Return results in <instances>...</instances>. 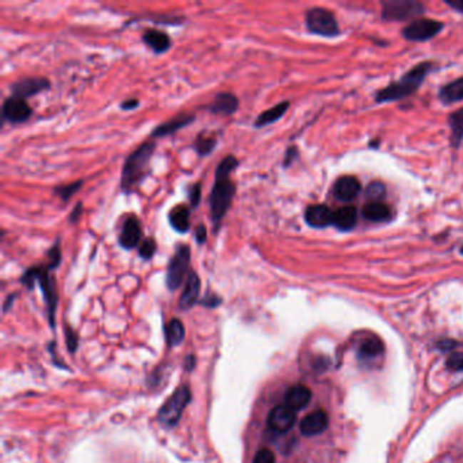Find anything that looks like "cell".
<instances>
[{
  "label": "cell",
  "instance_id": "1",
  "mask_svg": "<svg viewBox=\"0 0 463 463\" xmlns=\"http://www.w3.org/2000/svg\"><path fill=\"white\" fill-rule=\"evenodd\" d=\"M239 166V161L234 155L225 156L215 170V181L210 190V220L213 225V233L219 231L223 219L237 193V185L231 180V174Z\"/></svg>",
  "mask_w": 463,
  "mask_h": 463
},
{
  "label": "cell",
  "instance_id": "2",
  "mask_svg": "<svg viewBox=\"0 0 463 463\" xmlns=\"http://www.w3.org/2000/svg\"><path fill=\"white\" fill-rule=\"evenodd\" d=\"M156 150L155 141H146L128 155L121 170L120 188L126 195L135 192L151 173V158Z\"/></svg>",
  "mask_w": 463,
  "mask_h": 463
},
{
  "label": "cell",
  "instance_id": "3",
  "mask_svg": "<svg viewBox=\"0 0 463 463\" xmlns=\"http://www.w3.org/2000/svg\"><path fill=\"white\" fill-rule=\"evenodd\" d=\"M432 66L434 64L431 61H424V63L416 64L412 70L407 71L400 81L380 88L375 94V101L378 103H386V102L401 101V99L413 96L420 88L427 75L432 70Z\"/></svg>",
  "mask_w": 463,
  "mask_h": 463
},
{
  "label": "cell",
  "instance_id": "4",
  "mask_svg": "<svg viewBox=\"0 0 463 463\" xmlns=\"http://www.w3.org/2000/svg\"><path fill=\"white\" fill-rule=\"evenodd\" d=\"M51 270L52 269L48 267L46 264L30 267L22 275L21 283L24 285H26L29 290H33L36 283L40 284V288H41L42 295H44V299H45V303H46L48 314H49V321H51V325L54 326L58 296H57L56 280L51 275Z\"/></svg>",
  "mask_w": 463,
  "mask_h": 463
},
{
  "label": "cell",
  "instance_id": "5",
  "mask_svg": "<svg viewBox=\"0 0 463 463\" xmlns=\"http://www.w3.org/2000/svg\"><path fill=\"white\" fill-rule=\"evenodd\" d=\"M190 273V248L189 245H177L175 252L170 258L166 272V287L177 291Z\"/></svg>",
  "mask_w": 463,
  "mask_h": 463
},
{
  "label": "cell",
  "instance_id": "6",
  "mask_svg": "<svg viewBox=\"0 0 463 463\" xmlns=\"http://www.w3.org/2000/svg\"><path fill=\"white\" fill-rule=\"evenodd\" d=\"M306 28L311 34L322 37L340 36V26L335 14L323 7H312L306 13Z\"/></svg>",
  "mask_w": 463,
  "mask_h": 463
},
{
  "label": "cell",
  "instance_id": "7",
  "mask_svg": "<svg viewBox=\"0 0 463 463\" xmlns=\"http://www.w3.org/2000/svg\"><path fill=\"white\" fill-rule=\"evenodd\" d=\"M425 7L416 0H387L382 3V19L386 22H404L424 14Z\"/></svg>",
  "mask_w": 463,
  "mask_h": 463
},
{
  "label": "cell",
  "instance_id": "8",
  "mask_svg": "<svg viewBox=\"0 0 463 463\" xmlns=\"http://www.w3.org/2000/svg\"><path fill=\"white\" fill-rule=\"evenodd\" d=\"M190 397L192 394L189 387L180 386L161 407L158 413V420L168 427L175 425L181 419L185 407L190 402Z\"/></svg>",
  "mask_w": 463,
  "mask_h": 463
},
{
  "label": "cell",
  "instance_id": "9",
  "mask_svg": "<svg viewBox=\"0 0 463 463\" xmlns=\"http://www.w3.org/2000/svg\"><path fill=\"white\" fill-rule=\"evenodd\" d=\"M444 28V24L436 19L419 18L402 29V36L407 41L424 42L432 40Z\"/></svg>",
  "mask_w": 463,
  "mask_h": 463
},
{
  "label": "cell",
  "instance_id": "10",
  "mask_svg": "<svg viewBox=\"0 0 463 463\" xmlns=\"http://www.w3.org/2000/svg\"><path fill=\"white\" fill-rule=\"evenodd\" d=\"M33 114V109L30 108L26 99L18 98V97H9L4 99L1 106V120L3 123H11V124H21L28 121Z\"/></svg>",
  "mask_w": 463,
  "mask_h": 463
},
{
  "label": "cell",
  "instance_id": "11",
  "mask_svg": "<svg viewBox=\"0 0 463 463\" xmlns=\"http://www.w3.org/2000/svg\"><path fill=\"white\" fill-rule=\"evenodd\" d=\"M51 88L49 79L44 76H30L19 79L18 82L10 86V91L14 97L18 98L28 99L34 96H39L44 91Z\"/></svg>",
  "mask_w": 463,
  "mask_h": 463
},
{
  "label": "cell",
  "instance_id": "12",
  "mask_svg": "<svg viewBox=\"0 0 463 463\" xmlns=\"http://www.w3.org/2000/svg\"><path fill=\"white\" fill-rule=\"evenodd\" d=\"M296 412L287 405L273 407L268 416V428L275 434H285L294 427Z\"/></svg>",
  "mask_w": 463,
  "mask_h": 463
},
{
  "label": "cell",
  "instance_id": "13",
  "mask_svg": "<svg viewBox=\"0 0 463 463\" xmlns=\"http://www.w3.org/2000/svg\"><path fill=\"white\" fill-rule=\"evenodd\" d=\"M141 238H143V230H141V220L136 218V215H129L121 227V233L118 237L120 246L126 250H132L141 246L143 242Z\"/></svg>",
  "mask_w": 463,
  "mask_h": 463
},
{
  "label": "cell",
  "instance_id": "14",
  "mask_svg": "<svg viewBox=\"0 0 463 463\" xmlns=\"http://www.w3.org/2000/svg\"><path fill=\"white\" fill-rule=\"evenodd\" d=\"M360 192H362L360 181L353 175L340 177L333 186V196L344 203L353 201L360 195Z\"/></svg>",
  "mask_w": 463,
  "mask_h": 463
},
{
  "label": "cell",
  "instance_id": "15",
  "mask_svg": "<svg viewBox=\"0 0 463 463\" xmlns=\"http://www.w3.org/2000/svg\"><path fill=\"white\" fill-rule=\"evenodd\" d=\"M195 114L192 113H181L175 117H173L171 120H168V123H163L161 126H156L151 132V138L153 139H159V138H165L168 135H173L175 132H178L180 129H183L185 126H190L195 121Z\"/></svg>",
  "mask_w": 463,
  "mask_h": 463
},
{
  "label": "cell",
  "instance_id": "16",
  "mask_svg": "<svg viewBox=\"0 0 463 463\" xmlns=\"http://www.w3.org/2000/svg\"><path fill=\"white\" fill-rule=\"evenodd\" d=\"M333 212L325 204H314L309 205L305 210V220L310 227L314 228H325L333 225Z\"/></svg>",
  "mask_w": 463,
  "mask_h": 463
},
{
  "label": "cell",
  "instance_id": "17",
  "mask_svg": "<svg viewBox=\"0 0 463 463\" xmlns=\"http://www.w3.org/2000/svg\"><path fill=\"white\" fill-rule=\"evenodd\" d=\"M201 291V280L200 276L197 275L195 270H190L188 279L185 281V288H183V295L180 297V309L189 310L196 305Z\"/></svg>",
  "mask_w": 463,
  "mask_h": 463
},
{
  "label": "cell",
  "instance_id": "18",
  "mask_svg": "<svg viewBox=\"0 0 463 463\" xmlns=\"http://www.w3.org/2000/svg\"><path fill=\"white\" fill-rule=\"evenodd\" d=\"M143 42L153 49V52L156 55H162L166 54L168 51L171 49L173 42L168 36V33H165L163 30H158V29H147L146 33L143 34Z\"/></svg>",
  "mask_w": 463,
  "mask_h": 463
},
{
  "label": "cell",
  "instance_id": "19",
  "mask_svg": "<svg viewBox=\"0 0 463 463\" xmlns=\"http://www.w3.org/2000/svg\"><path fill=\"white\" fill-rule=\"evenodd\" d=\"M329 425V417L323 410H315L307 414L300 422V432L305 436L322 434Z\"/></svg>",
  "mask_w": 463,
  "mask_h": 463
},
{
  "label": "cell",
  "instance_id": "20",
  "mask_svg": "<svg viewBox=\"0 0 463 463\" xmlns=\"http://www.w3.org/2000/svg\"><path fill=\"white\" fill-rule=\"evenodd\" d=\"M362 215L368 222L385 223L393 218V210L383 201H368L362 210Z\"/></svg>",
  "mask_w": 463,
  "mask_h": 463
},
{
  "label": "cell",
  "instance_id": "21",
  "mask_svg": "<svg viewBox=\"0 0 463 463\" xmlns=\"http://www.w3.org/2000/svg\"><path fill=\"white\" fill-rule=\"evenodd\" d=\"M311 401V392L309 387L303 385H295L290 387L285 393L284 405L292 409L294 412H299L307 407Z\"/></svg>",
  "mask_w": 463,
  "mask_h": 463
},
{
  "label": "cell",
  "instance_id": "22",
  "mask_svg": "<svg viewBox=\"0 0 463 463\" xmlns=\"http://www.w3.org/2000/svg\"><path fill=\"white\" fill-rule=\"evenodd\" d=\"M239 99L233 93H219L208 106V111L213 114L231 116L238 111Z\"/></svg>",
  "mask_w": 463,
  "mask_h": 463
},
{
  "label": "cell",
  "instance_id": "23",
  "mask_svg": "<svg viewBox=\"0 0 463 463\" xmlns=\"http://www.w3.org/2000/svg\"><path fill=\"white\" fill-rule=\"evenodd\" d=\"M168 223L171 228L180 234L190 230V208L185 204H178L168 212Z\"/></svg>",
  "mask_w": 463,
  "mask_h": 463
},
{
  "label": "cell",
  "instance_id": "24",
  "mask_svg": "<svg viewBox=\"0 0 463 463\" xmlns=\"http://www.w3.org/2000/svg\"><path fill=\"white\" fill-rule=\"evenodd\" d=\"M357 223V210L347 205L333 212V225L341 231H350Z\"/></svg>",
  "mask_w": 463,
  "mask_h": 463
},
{
  "label": "cell",
  "instance_id": "25",
  "mask_svg": "<svg viewBox=\"0 0 463 463\" xmlns=\"http://www.w3.org/2000/svg\"><path fill=\"white\" fill-rule=\"evenodd\" d=\"M288 109H290V102L283 101V102L272 106L270 109H268L265 112L258 114L255 121H254V126L255 128H264V126H270V124L279 121Z\"/></svg>",
  "mask_w": 463,
  "mask_h": 463
},
{
  "label": "cell",
  "instance_id": "26",
  "mask_svg": "<svg viewBox=\"0 0 463 463\" xmlns=\"http://www.w3.org/2000/svg\"><path fill=\"white\" fill-rule=\"evenodd\" d=\"M439 99L444 105H452L463 101V78L444 84L439 91Z\"/></svg>",
  "mask_w": 463,
  "mask_h": 463
},
{
  "label": "cell",
  "instance_id": "27",
  "mask_svg": "<svg viewBox=\"0 0 463 463\" xmlns=\"http://www.w3.org/2000/svg\"><path fill=\"white\" fill-rule=\"evenodd\" d=\"M383 351H385V347L378 337H367L362 341V344L359 347V356L365 360H372V359L380 356Z\"/></svg>",
  "mask_w": 463,
  "mask_h": 463
},
{
  "label": "cell",
  "instance_id": "28",
  "mask_svg": "<svg viewBox=\"0 0 463 463\" xmlns=\"http://www.w3.org/2000/svg\"><path fill=\"white\" fill-rule=\"evenodd\" d=\"M451 135L449 141L454 148H458L463 141V108L452 113L449 118Z\"/></svg>",
  "mask_w": 463,
  "mask_h": 463
},
{
  "label": "cell",
  "instance_id": "29",
  "mask_svg": "<svg viewBox=\"0 0 463 463\" xmlns=\"http://www.w3.org/2000/svg\"><path fill=\"white\" fill-rule=\"evenodd\" d=\"M165 335H166V341L170 347L180 345L185 338V327H183V322L177 318L171 320L168 325H166Z\"/></svg>",
  "mask_w": 463,
  "mask_h": 463
},
{
  "label": "cell",
  "instance_id": "30",
  "mask_svg": "<svg viewBox=\"0 0 463 463\" xmlns=\"http://www.w3.org/2000/svg\"><path fill=\"white\" fill-rule=\"evenodd\" d=\"M218 146V139L215 135H210L207 132L198 133V136L195 141V150L200 156H207L210 155Z\"/></svg>",
  "mask_w": 463,
  "mask_h": 463
},
{
  "label": "cell",
  "instance_id": "31",
  "mask_svg": "<svg viewBox=\"0 0 463 463\" xmlns=\"http://www.w3.org/2000/svg\"><path fill=\"white\" fill-rule=\"evenodd\" d=\"M83 185V181L79 180L76 183H68V185H60L54 189V195L58 197L63 203L70 201L72 196H75V193H78L81 190Z\"/></svg>",
  "mask_w": 463,
  "mask_h": 463
},
{
  "label": "cell",
  "instance_id": "32",
  "mask_svg": "<svg viewBox=\"0 0 463 463\" xmlns=\"http://www.w3.org/2000/svg\"><path fill=\"white\" fill-rule=\"evenodd\" d=\"M365 197L370 201H382L383 197L386 196V188L382 183H371L365 190Z\"/></svg>",
  "mask_w": 463,
  "mask_h": 463
},
{
  "label": "cell",
  "instance_id": "33",
  "mask_svg": "<svg viewBox=\"0 0 463 463\" xmlns=\"http://www.w3.org/2000/svg\"><path fill=\"white\" fill-rule=\"evenodd\" d=\"M156 250H158L156 240L153 237H148V238L143 239V242L139 246V255L143 260L148 261V260H151L154 257Z\"/></svg>",
  "mask_w": 463,
  "mask_h": 463
},
{
  "label": "cell",
  "instance_id": "34",
  "mask_svg": "<svg viewBox=\"0 0 463 463\" xmlns=\"http://www.w3.org/2000/svg\"><path fill=\"white\" fill-rule=\"evenodd\" d=\"M46 265L51 268L52 270L56 269L60 264H61V249H60V239H57L56 242L52 245V248L46 253Z\"/></svg>",
  "mask_w": 463,
  "mask_h": 463
},
{
  "label": "cell",
  "instance_id": "35",
  "mask_svg": "<svg viewBox=\"0 0 463 463\" xmlns=\"http://www.w3.org/2000/svg\"><path fill=\"white\" fill-rule=\"evenodd\" d=\"M188 197H189V201H190V207L197 208L200 205V201H201V183H192L188 188Z\"/></svg>",
  "mask_w": 463,
  "mask_h": 463
},
{
  "label": "cell",
  "instance_id": "36",
  "mask_svg": "<svg viewBox=\"0 0 463 463\" xmlns=\"http://www.w3.org/2000/svg\"><path fill=\"white\" fill-rule=\"evenodd\" d=\"M253 463H276V457L269 449H260L255 454Z\"/></svg>",
  "mask_w": 463,
  "mask_h": 463
},
{
  "label": "cell",
  "instance_id": "37",
  "mask_svg": "<svg viewBox=\"0 0 463 463\" xmlns=\"http://www.w3.org/2000/svg\"><path fill=\"white\" fill-rule=\"evenodd\" d=\"M447 367L452 371H463V353H452L447 359Z\"/></svg>",
  "mask_w": 463,
  "mask_h": 463
},
{
  "label": "cell",
  "instance_id": "38",
  "mask_svg": "<svg viewBox=\"0 0 463 463\" xmlns=\"http://www.w3.org/2000/svg\"><path fill=\"white\" fill-rule=\"evenodd\" d=\"M297 158V148L296 147H290L285 153L284 161H283V166L284 168H290L294 163L295 159Z\"/></svg>",
  "mask_w": 463,
  "mask_h": 463
},
{
  "label": "cell",
  "instance_id": "39",
  "mask_svg": "<svg viewBox=\"0 0 463 463\" xmlns=\"http://www.w3.org/2000/svg\"><path fill=\"white\" fill-rule=\"evenodd\" d=\"M220 302H222V299L219 296H216V295H207L204 299L200 300V303L203 306H207V307H216V306L220 305Z\"/></svg>",
  "mask_w": 463,
  "mask_h": 463
},
{
  "label": "cell",
  "instance_id": "40",
  "mask_svg": "<svg viewBox=\"0 0 463 463\" xmlns=\"http://www.w3.org/2000/svg\"><path fill=\"white\" fill-rule=\"evenodd\" d=\"M195 239L198 245H203L207 242V227L204 225H200L196 228L195 233Z\"/></svg>",
  "mask_w": 463,
  "mask_h": 463
},
{
  "label": "cell",
  "instance_id": "41",
  "mask_svg": "<svg viewBox=\"0 0 463 463\" xmlns=\"http://www.w3.org/2000/svg\"><path fill=\"white\" fill-rule=\"evenodd\" d=\"M82 212H83V207H82V203H78V205L72 210V212L70 213V216H68V222H70L71 225H73V223H76L78 220H79V218H81V215H82Z\"/></svg>",
  "mask_w": 463,
  "mask_h": 463
},
{
  "label": "cell",
  "instance_id": "42",
  "mask_svg": "<svg viewBox=\"0 0 463 463\" xmlns=\"http://www.w3.org/2000/svg\"><path fill=\"white\" fill-rule=\"evenodd\" d=\"M139 105H141V102H139V99L129 98V99H126L124 102H121V105H120V108H121L123 111H133V109H136V108H138Z\"/></svg>",
  "mask_w": 463,
  "mask_h": 463
},
{
  "label": "cell",
  "instance_id": "43",
  "mask_svg": "<svg viewBox=\"0 0 463 463\" xmlns=\"http://www.w3.org/2000/svg\"><path fill=\"white\" fill-rule=\"evenodd\" d=\"M66 337H67V341H68L70 351H75V348L78 347V338H76V335L73 333V330H71L70 327H68L67 332H66Z\"/></svg>",
  "mask_w": 463,
  "mask_h": 463
},
{
  "label": "cell",
  "instance_id": "44",
  "mask_svg": "<svg viewBox=\"0 0 463 463\" xmlns=\"http://www.w3.org/2000/svg\"><path fill=\"white\" fill-rule=\"evenodd\" d=\"M446 4L449 6L451 9H454L455 11L463 14V0H447Z\"/></svg>",
  "mask_w": 463,
  "mask_h": 463
},
{
  "label": "cell",
  "instance_id": "45",
  "mask_svg": "<svg viewBox=\"0 0 463 463\" xmlns=\"http://www.w3.org/2000/svg\"><path fill=\"white\" fill-rule=\"evenodd\" d=\"M15 296L16 295H10L9 297H7V300H6V303H4V312L9 310V307H10V305L13 306V302H14Z\"/></svg>",
  "mask_w": 463,
  "mask_h": 463
},
{
  "label": "cell",
  "instance_id": "46",
  "mask_svg": "<svg viewBox=\"0 0 463 463\" xmlns=\"http://www.w3.org/2000/svg\"><path fill=\"white\" fill-rule=\"evenodd\" d=\"M461 254H462V255H463V245H462V246H461Z\"/></svg>",
  "mask_w": 463,
  "mask_h": 463
}]
</instances>
